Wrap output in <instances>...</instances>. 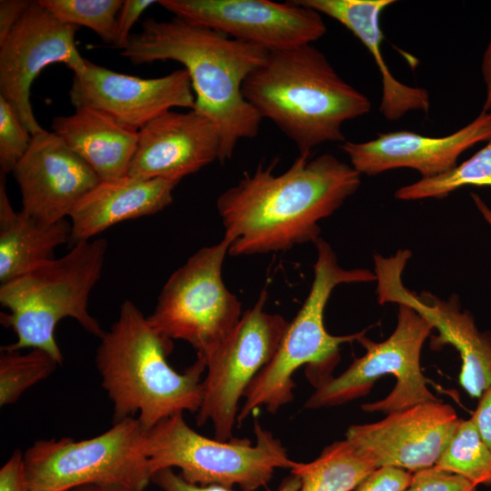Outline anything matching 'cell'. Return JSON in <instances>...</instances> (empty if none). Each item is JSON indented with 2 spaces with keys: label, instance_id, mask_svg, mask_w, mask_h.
I'll list each match as a JSON object with an SVG mask.
<instances>
[{
  "label": "cell",
  "instance_id": "obj_13",
  "mask_svg": "<svg viewBox=\"0 0 491 491\" xmlns=\"http://www.w3.org/2000/svg\"><path fill=\"white\" fill-rule=\"evenodd\" d=\"M410 257L406 249L389 257L374 256L378 303L406 305L426 318L438 331L432 347L449 344L458 351L462 360L459 384L471 397L479 398L491 386V335L477 328L456 296L441 300L428 292L418 296L406 288L402 273Z\"/></svg>",
  "mask_w": 491,
  "mask_h": 491
},
{
  "label": "cell",
  "instance_id": "obj_7",
  "mask_svg": "<svg viewBox=\"0 0 491 491\" xmlns=\"http://www.w3.org/2000/svg\"><path fill=\"white\" fill-rule=\"evenodd\" d=\"M254 434L255 444L247 438L211 439L192 429L183 413H177L146 431L144 449L153 476L177 467L190 484L256 491L270 482L276 469L291 470L297 462L257 420Z\"/></svg>",
  "mask_w": 491,
  "mask_h": 491
},
{
  "label": "cell",
  "instance_id": "obj_39",
  "mask_svg": "<svg viewBox=\"0 0 491 491\" xmlns=\"http://www.w3.org/2000/svg\"><path fill=\"white\" fill-rule=\"evenodd\" d=\"M68 491H126V490L113 489V488H107V487H103L99 486L88 485V486H82L75 487Z\"/></svg>",
  "mask_w": 491,
  "mask_h": 491
},
{
  "label": "cell",
  "instance_id": "obj_29",
  "mask_svg": "<svg viewBox=\"0 0 491 491\" xmlns=\"http://www.w3.org/2000/svg\"><path fill=\"white\" fill-rule=\"evenodd\" d=\"M32 138L13 106L0 95V175L13 173Z\"/></svg>",
  "mask_w": 491,
  "mask_h": 491
},
{
  "label": "cell",
  "instance_id": "obj_38",
  "mask_svg": "<svg viewBox=\"0 0 491 491\" xmlns=\"http://www.w3.org/2000/svg\"><path fill=\"white\" fill-rule=\"evenodd\" d=\"M471 197L485 220L491 225V209L486 205V204L481 199L479 195L472 194Z\"/></svg>",
  "mask_w": 491,
  "mask_h": 491
},
{
  "label": "cell",
  "instance_id": "obj_25",
  "mask_svg": "<svg viewBox=\"0 0 491 491\" xmlns=\"http://www.w3.org/2000/svg\"><path fill=\"white\" fill-rule=\"evenodd\" d=\"M435 466L458 475L476 486H491V450L471 418L460 419Z\"/></svg>",
  "mask_w": 491,
  "mask_h": 491
},
{
  "label": "cell",
  "instance_id": "obj_10",
  "mask_svg": "<svg viewBox=\"0 0 491 491\" xmlns=\"http://www.w3.org/2000/svg\"><path fill=\"white\" fill-rule=\"evenodd\" d=\"M397 324L391 336L376 343L363 334L358 342L366 354L354 360L336 377H328L316 386L304 407L317 409L344 405L367 395L375 382L393 375L396 383L383 399L362 406L366 412H392L418 404L441 401L426 386L420 366L423 345L434 329L433 325L412 307L398 305Z\"/></svg>",
  "mask_w": 491,
  "mask_h": 491
},
{
  "label": "cell",
  "instance_id": "obj_20",
  "mask_svg": "<svg viewBox=\"0 0 491 491\" xmlns=\"http://www.w3.org/2000/svg\"><path fill=\"white\" fill-rule=\"evenodd\" d=\"M179 181L125 175L100 180L73 206L70 245L94 239L118 223L154 215L173 201Z\"/></svg>",
  "mask_w": 491,
  "mask_h": 491
},
{
  "label": "cell",
  "instance_id": "obj_30",
  "mask_svg": "<svg viewBox=\"0 0 491 491\" xmlns=\"http://www.w3.org/2000/svg\"><path fill=\"white\" fill-rule=\"evenodd\" d=\"M406 491H476V486L434 466L413 473Z\"/></svg>",
  "mask_w": 491,
  "mask_h": 491
},
{
  "label": "cell",
  "instance_id": "obj_21",
  "mask_svg": "<svg viewBox=\"0 0 491 491\" xmlns=\"http://www.w3.org/2000/svg\"><path fill=\"white\" fill-rule=\"evenodd\" d=\"M296 3L326 15L346 27L367 48L382 79L380 113L386 120L396 121L412 110L427 114L428 92L396 80L381 53L383 34L380 15L394 0H295Z\"/></svg>",
  "mask_w": 491,
  "mask_h": 491
},
{
  "label": "cell",
  "instance_id": "obj_28",
  "mask_svg": "<svg viewBox=\"0 0 491 491\" xmlns=\"http://www.w3.org/2000/svg\"><path fill=\"white\" fill-rule=\"evenodd\" d=\"M56 19L85 26L104 42L115 44L116 20L122 0H38Z\"/></svg>",
  "mask_w": 491,
  "mask_h": 491
},
{
  "label": "cell",
  "instance_id": "obj_24",
  "mask_svg": "<svg viewBox=\"0 0 491 491\" xmlns=\"http://www.w3.org/2000/svg\"><path fill=\"white\" fill-rule=\"evenodd\" d=\"M376 467L347 439L336 441L309 463L290 470L300 479L298 491H352Z\"/></svg>",
  "mask_w": 491,
  "mask_h": 491
},
{
  "label": "cell",
  "instance_id": "obj_3",
  "mask_svg": "<svg viewBox=\"0 0 491 491\" xmlns=\"http://www.w3.org/2000/svg\"><path fill=\"white\" fill-rule=\"evenodd\" d=\"M246 101L270 120L301 155L345 142V122L367 114L369 98L344 81L312 44L269 51L242 85Z\"/></svg>",
  "mask_w": 491,
  "mask_h": 491
},
{
  "label": "cell",
  "instance_id": "obj_15",
  "mask_svg": "<svg viewBox=\"0 0 491 491\" xmlns=\"http://www.w3.org/2000/svg\"><path fill=\"white\" fill-rule=\"evenodd\" d=\"M459 421L452 406L426 402L389 413L376 423L351 426L346 439L376 468L392 466L415 473L436 465Z\"/></svg>",
  "mask_w": 491,
  "mask_h": 491
},
{
  "label": "cell",
  "instance_id": "obj_16",
  "mask_svg": "<svg viewBox=\"0 0 491 491\" xmlns=\"http://www.w3.org/2000/svg\"><path fill=\"white\" fill-rule=\"evenodd\" d=\"M69 98L75 108L101 110L136 131L173 107L194 109L195 100L185 68L160 77L141 78L86 59L83 67L74 72Z\"/></svg>",
  "mask_w": 491,
  "mask_h": 491
},
{
  "label": "cell",
  "instance_id": "obj_37",
  "mask_svg": "<svg viewBox=\"0 0 491 491\" xmlns=\"http://www.w3.org/2000/svg\"><path fill=\"white\" fill-rule=\"evenodd\" d=\"M481 71L486 86V100L482 111L489 112L491 110V39L483 55Z\"/></svg>",
  "mask_w": 491,
  "mask_h": 491
},
{
  "label": "cell",
  "instance_id": "obj_34",
  "mask_svg": "<svg viewBox=\"0 0 491 491\" xmlns=\"http://www.w3.org/2000/svg\"><path fill=\"white\" fill-rule=\"evenodd\" d=\"M0 491H30L24 456L19 449L0 469Z\"/></svg>",
  "mask_w": 491,
  "mask_h": 491
},
{
  "label": "cell",
  "instance_id": "obj_32",
  "mask_svg": "<svg viewBox=\"0 0 491 491\" xmlns=\"http://www.w3.org/2000/svg\"><path fill=\"white\" fill-rule=\"evenodd\" d=\"M412 476L413 473L397 467H378L357 486L356 491H406Z\"/></svg>",
  "mask_w": 491,
  "mask_h": 491
},
{
  "label": "cell",
  "instance_id": "obj_14",
  "mask_svg": "<svg viewBox=\"0 0 491 491\" xmlns=\"http://www.w3.org/2000/svg\"><path fill=\"white\" fill-rule=\"evenodd\" d=\"M78 29L60 22L38 1H31L0 43V95L13 106L32 135L45 129L33 112L31 85L51 64L63 63L73 72L83 67L85 58L75 45Z\"/></svg>",
  "mask_w": 491,
  "mask_h": 491
},
{
  "label": "cell",
  "instance_id": "obj_5",
  "mask_svg": "<svg viewBox=\"0 0 491 491\" xmlns=\"http://www.w3.org/2000/svg\"><path fill=\"white\" fill-rule=\"evenodd\" d=\"M107 246V241L98 237L75 243L63 256L2 284L0 303L8 312L1 313V323L14 331L16 340L1 349H42L61 365L63 354L55 332L66 317L101 338L105 331L89 314L88 299L101 277Z\"/></svg>",
  "mask_w": 491,
  "mask_h": 491
},
{
  "label": "cell",
  "instance_id": "obj_8",
  "mask_svg": "<svg viewBox=\"0 0 491 491\" xmlns=\"http://www.w3.org/2000/svg\"><path fill=\"white\" fill-rule=\"evenodd\" d=\"M137 417L113 423L95 437L39 440L23 455L30 491H68L99 486L144 491L153 474Z\"/></svg>",
  "mask_w": 491,
  "mask_h": 491
},
{
  "label": "cell",
  "instance_id": "obj_33",
  "mask_svg": "<svg viewBox=\"0 0 491 491\" xmlns=\"http://www.w3.org/2000/svg\"><path fill=\"white\" fill-rule=\"evenodd\" d=\"M154 4L155 0H125L117 15L115 45L123 50L131 36L130 30L140 15Z\"/></svg>",
  "mask_w": 491,
  "mask_h": 491
},
{
  "label": "cell",
  "instance_id": "obj_19",
  "mask_svg": "<svg viewBox=\"0 0 491 491\" xmlns=\"http://www.w3.org/2000/svg\"><path fill=\"white\" fill-rule=\"evenodd\" d=\"M491 137V112L480 115L455 133L432 137L410 131L378 134L366 142L345 141L341 150L360 175H375L391 169L408 167L422 177H432L454 168L466 150Z\"/></svg>",
  "mask_w": 491,
  "mask_h": 491
},
{
  "label": "cell",
  "instance_id": "obj_6",
  "mask_svg": "<svg viewBox=\"0 0 491 491\" xmlns=\"http://www.w3.org/2000/svg\"><path fill=\"white\" fill-rule=\"evenodd\" d=\"M316 260L309 294L282 336L271 361L254 378L245 393L237 415L241 424L255 410L264 406L271 414L294 399V373L306 366L308 378L317 386L327 379L339 359L341 345L357 341L365 331L346 336L329 334L324 313L335 287L341 284L376 280L375 272L364 268L345 269L331 246L322 239L314 242Z\"/></svg>",
  "mask_w": 491,
  "mask_h": 491
},
{
  "label": "cell",
  "instance_id": "obj_18",
  "mask_svg": "<svg viewBox=\"0 0 491 491\" xmlns=\"http://www.w3.org/2000/svg\"><path fill=\"white\" fill-rule=\"evenodd\" d=\"M220 137L205 115L166 111L138 131L127 175L179 181L219 159Z\"/></svg>",
  "mask_w": 491,
  "mask_h": 491
},
{
  "label": "cell",
  "instance_id": "obj_36",
  "mask_svg": "<svg viewBox=\"0 0 491 491\" xmlns=\"http://www.w3.org/2000/svg\"><path fill=\"white\" fill-rule=\"evenodd\" d=\"M30 3L28 0L0 1V43L8 35Z\"/></svg>",
  "mask_w": 491,
  "mask_h": 491
},
{
  "label": "cell",
  "instance_id": "obj_9",
  "mask_svg": "<svg viewBox=\"0 0 491 491\" xmlns=\"http://www.w3.org/2000/svg\"><path fill=\"white\" fill-rule=\"evenodd\" d=\"M229 246L223 237L191 256L168 277L147 316L162 336L189 343L203 359L227 339L243 315L222 276Z\"/></svg>",
  "mask_w": 491,
  "mask_h": 491
},
{
  "label": "cell",
  "instance_id": "obj_27",
  "mask_svg": "<svg viewBox=\"0 0 491 491\" xmlns=\"http://www.w3.org/2000/svg\"><path fill=\"white\" fill-rule=\"evenodd\" d=\"M0 406L16 402L31 386L47 378L60 364L49 353L34 348L28 353L1 349Z\"/></svg>",
  "mask_w": 491,
  "mask_h": 491
},
{
  "label": "cell",
  "instance_id": "obj_35",
  "mask_svg": "<svg viewBox=\"0 0 491 491\" xmlns=\"http://www.w3.org/2000/svg\"><path fill=\"white\" fill-rule=\"evenodd\" d=\"M471 419L482 440L491 450V386L479 397L477 407Z\"/></svg>",
  "mask_w": 491,
  "mask_h": 491
},
{
  "label": "cell",
  "instance_id": "obj_2",
  "mask_svg": "<svg viewBox=\"0 0 491 491\" xmlns=\"http://www.w3.org/2000/svg\"><path fill=\"white\" fill-rule=\"evenodd\" d=\"M268 50L174 16L146 18L120 55L134 65L173 60L188 72L194 109L207 116L220 137L218 161L230 160L239 141L256 137L262 118L246 101L242 85Z\"/></svg>",
  "mask_w": 491,
  "mask_h": 491
},
{
  "label": "cell",
  "instance_id": "obj_1",
  "mask_svg": "<svg viewBox=\"0 0 491 491\" xmlns=\"http://www.w3.org/2000/svg\"><path fill=\"white\" fill-rule=\"evenodd\" d=\"M301 155L281 175L259 164L225 190L216 208L233 256L284 252L314 243L319 221L336 212L360 185V174L333 155Z\"/></svg>",
  "mask_w": 491,
  "mask_h": 491
},
{
  "label": "cell",
  "instance_id": "obj_11",
  "mask_svg": "<svg viewBox=\"0 0 491 491\" xmlns=\"http://www.w3.org/2000/svg\"><path fill=\"white\" fill-rule=\"evenodd\" d=\"M266 298L267 293L263 290L227 339L204 358L206 376L202 381L196 423L202 426L211 422L217 440L233 438L239 401L273 358L287 327L288 322L282 316L264 310Z\"/></svg>",
  "mask_w": 491,
  "mask_h": 491
},
{
  "label": "cell",
  "instance_id": "obj_23",
  "mask_svg": "<svg viewBox=\"0 0 491 491\" xmlns=\"http://www.w3.org/2000/svg\"><path fill=\"white\" fill-rule=\"evenodd\" d=\"M5 177L0 175L1 285L54 258L55 250L70 244L71 239V225L65 219L47 224L15 212L6 194Z\"/></svg>",
  "mask_w": 491,
  "mask_h": 491
},
{
  "label": "cell",
  "instance_id": "obj_4",
  "mask_svg": "<svg viewBox=\"0 0 491 491\" xmlns=\"http://www.w3.org/2000/svg\"><path fill=\"white\" fill-rule=\"evenodd\" d=\"M99 339L95 364L113 404V423L138 414L148 431L177 413H197L205 360L197 357L183 373L176 372L166 360L173 340L162 336L133 302L121 305L117 319Z\"/></svg>",
  "mask_w": 491,
  "mask_h": 491
},
{
  "label": "cell",
  "instance_id": "obj_12",
  "mask_svg": "<svg viewBox=\"0 0 491 491\" xmlns=\"http://www.w3.org/2000/svg\"><path fill=\"white\" fill-rule=\"evenodd\" d=\"M158 4L185 22L268 51L312 44L326 33L321 14L295 0H161Z\"/></svg>",
  "mask_w": 491,
  "mask_h": 491
},
{
  "label": "cell",
  "instance_id": "obj_31",
  "mask_svg": "<svg viewBox=\"0 0 491 491\" xmlns=\"http://www.w3.org/2000/svg\"><path fill=\"white\" fill-rule=\"evenodd\" d=\"M163 491H233L220 486H198L186 482L181 475L175 474L172 468L156 472L152 478ZM300 479L296 475L285 478L276 491H298Z\"/></svg>",
  "mask_w": 491,
  "mask_h": 491
},
{
  "label": "cell",
  "instance_id": "obj_26",
  "mask_svg": "<svg viewBox=\"0 0 491 491\" xmlns=\"http://www.w3.org/2000/svg\"><path fill=\"white\" fill-rule=\"evenodd\" d=\"M466 185L491 187V137L473 156L451 170L400 187L395 194L399 200L443 198Z\"/></svg>",
  "mask_w": 491,
  "mask_h": 491
},
{
  "label": "cell",
  "instance_id": "obj_22",
  "mask_svg": "<svg viewBox=\"0 0 491 491\" xmlns=\"http://www.w3.org/2000/svg\"><path fill=\"white\" fill-rule=\"evenodd\" d=\"M52 128L89 165L100 180L127 175L138 142V131L101 110L87 106L75 107L69 115L55 117Z\"/></svg>",
  "mask_w": 491,
  "mask_h": 491
},
{
  "label": "cell",
  "instance_id": "obj_17",
  "mask_svg": "<svg viewBox=\"0 0 491 491\" xmlns=\"http://www.w3.org/2000/svg\"><path fill=\"white\" fill-rule=\"evenodd\" d=\"M22 212L44 223L65 220L75 203L100 181L95 171L54 132L33 135L13 171Z\"/></svg>",
  "mask_w": 491,
  "mask_h": 491
}]
</instances>
